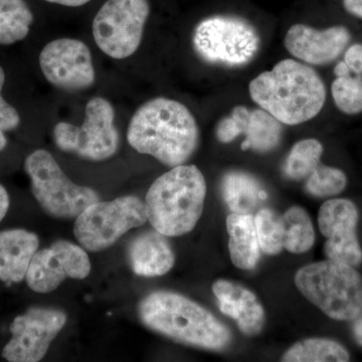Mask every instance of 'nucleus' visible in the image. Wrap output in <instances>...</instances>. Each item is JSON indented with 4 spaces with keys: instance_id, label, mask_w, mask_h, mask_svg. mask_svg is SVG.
<instances>
[{
    "instance_id": "1",
    "label": "nucleus",
    "mask_w": 362,
    "mask_h": 362,
    "mask_svg": "<svg viewBox=\"0 0 362 362\" xmlns=\"http://www.w3.org/2000/svg\"><path fill=\"white\" fill-rule=\"evenodd\" d=\"M127 140L133 149L169 168L185 164L199 146L197 120L185 105L168 98L149 100L131 119Z\"/></svg>"
},
{
    "instance_id": "2",
    "label": "nucleus",
    "mask_w": 362,
    "mask_h": 362,
    "mask_svg": "<svg viewBox=\"0 0 362 362\" xmlns=\"http://www.w3.org/2000/svg\"><path fill=\"white\" fill-rule=\"evenodd\" d=\"M250 95L259 108L285 125L311 120L322 110L326 89L322 78L307 64L279 62L250 83Z\"/></svg>"
},
{
    "instance_id": "3",
    "label": "nucleus",
    "mask_w": 362,
    "mask_h": 362,
    "mask_svg": "<svg viewBox=\"0 0 362 362\" xmlns=\"http://www.w3.org/2000/svg\"><path fill=\"white\" fill-rule=\"evenodd\" d=\"M138 314L147 328L182 344L211 351H223L232 344L228 326L180 293H150L140 302Z\"/></svg>"
},
{
    "instance_id": "4",
    "label": "nucleus",
    "mask_w": 362,
    "mask_h": 362,
    "mask_svg": "<svg viewBox=\"0 0 362 362\" xmlns=\"http://www.w3.org/2000/svg\"><path fill=\"white\" fill-rule=\"evenodd\" d=\"M206 197L202 171L195 165L175 166L157 178L147 192V221L166 237H180L199 223Z\"/></svg>"
},
{
    "instance_id": "5",
    "label": "nucleus",
    "mask_w": 362,
    "mask_h": 362,
    "mask_svg": "<svg viewBox=\"0 0 362 362\" xmlns=\"http://www.w3.org/2000/svg\"><path fill=\"white\" fill-rule=\"evenodd\" d=\"M295 285L329 318L354 321L362 312V277L354 267L327 261L302 267Z\"/></svg>"
},
{
    "instance_id": "6",
    "label": "nucleus",
    "mask_w": 362,
    "mask_h": 362,
    "mask_svg": "<svg viewBox=\"0 0 362 362\" xmlns=\"http://www.w3.org/2000/svg\"><path fill=\"white\" fill-rule=\"evenodd\" d=\"M25 170L33 197L52 218H77L88 206L100 201L94 189L74 183L47 150H35L26 157Z\"/></svg>"
},
{
    "instance_id": "7",
    "label": "nucleus",
    "mask_w": 362,
    "mask_h": 362,
    "mask_svg": "<svg viewBox=\"0 0 362 362\" xmlns=\"http://www.w3.org/2000/svg\"><path fill=\"white\" fill-rule=\"evenodd\" d=\"M192 45L206 63L237 68L254 59L261 39L256 28L245 18L218 14L204 18L197 25Z\"/></svg>"
},
{
    "instance_id": "8",
    "label": "nucleus",
    "mask_w": 362,
    "mask_h": 362,
    "mask_svg": "<svg viewBox=\"0 0 362 362\" xmlns=\"http://www.w3.org/2000/svg\"><path fill=\"white\" fill-rule=\"evenodd\" d=\"M147 221L145 204L134 195L90 204L76 218L74 235L89 252L108 249L130 230Z\"/></svg>"
},
{
    "instance_id": "9",
    "label": "nucleus",
    "mask_w": 362,
    "mask_h": 362,
    "mask_svg": "<svg viewBox=\"0 0 362 362\" xmlns=\"http://www.w3.org/2000/svg\"><path fill=\"white\" fill-rule=\"evenodd\" d=\"M115 111L108 100L96 97L86 106L81 126L59 122L54 128V140L62 151L90 161H104L115 156L120 136L114 124Z\"/></svg>"
},
{
    "instance_id": "10",
    "label": "nucleus",
    "mask_w": 362,
    "mask_h": 362,
    "mask_svg": "<svg viewBox=\"0 0 362 362\" xmlns=\"http://www.w3.org/2000/svg\"><path fill=\"white\" fill-rule=\"evenodd\" d=\"M148 0H107L93 21V37L112 59L129 58L141 45Z\"/></svg>"
},
{
    "instance_id": "11",
    "label": "nucleus",
    "mask_w": 362,
    "mask_h": 362,
    "mask_svg": "<svg viewBox=\"0 0 362 362\" xmlns=\"http://www.w3.org/2000/svg\"><path fill=\"white\" fill-rule=\"evenodd\" d=\"M65 312L47 307H33L11 324V339L2 349L1 356L9 362L42 361L65 327Z\"/></svg>"
},
{
    "instance_id": "12",
    "label": "nucleus",
    "mask_w": 362,
    "mask_h": 362,
    "mask_svg": "<svg viewBox=\"0 0 362 362\" xmlns=\"http://www.w3.org/2000/svg\"><path fill=\"white\" fill-rule=\"evenodd\" d=\"M90 272V258L84 247L59 240L35 252L25 281L33 291L45 294L58 289L66 279L87 278Z\"/></svg>"
},
{
    "instance_id": "13",
    "label": "nucleus",
    "mask_w": 362,
    "mask_h": 362,
    "mask_svg": "<svg viewBox=\"0 0 362 362\" xmlns=\"http://www.w3.org/2000/svg\"><path fill=\"white\" fill-rule=\"evenodd\" d=\"M40 66L49 84L68 92L88 89L96 78L92 54L82 40L49 42L40 52Z\"/></svg>"
},
{
    "instance_id": "14",
    "label": "nucleus",
    "mask_w": 362,
    "mask_h": 362,
    "mask_svg": "<svg viewBox=\"0 0 362 362\" xmlns=\"http://www.w3.org/2000/svg\"><path fill=\"white\" fill-rule=\"evenodd\" d=\"M358 211L349 199H333L319 209V230L327 238L324 245L326 257L331 261L354 267L362 263V249L357 238Z\"/></svg>"
},
{
    "instance_id": "15",
    "label": "nucleus",
    "mask_w": 362,
    "mask_h": 362,
    "mask_svg": "<svg viewBox=\"0 0 362 362\" xmlns=\"http://www.w3.org/2000/svg\"><path fill=\"white\" fill-rule=\"evenodd\" d=\"M282 130V123L264 109L249 110L245 106H237L230 116L218 122L216 136L218 141L228 144L240 135H245L243 150L266 153L280 144Z\"/></svg>"
},
{
    "instance_id": "16",
    "label": "nucleus",
    "mask_w": 362,
    "mask_h": 362,
    "mask_svg": "<svg viewBox=\"0 0 362 362\" xmlns=\"http://www.w3.org/2000/svg\"><path fill=\"white\" fill-rule=\"evenodd\" d=\"M349 40V30L343 26L319 30L298 23L286 33L285 47L298 61L307 65L321 66L337 59Z\"/></svg>"
},
{
    "instance_id": "17",
    "label": "nucleus",
    "mask_w": 362,
    "mask_h": 362,
    "mask_svg": "<svg viewBox=\"0 0 362 362\" xmlns=\"http://www.w3.org/2000/svg\"><path fill=\"white\" fill-rule=\"evenodd\" d=\"M213 292L220 310L230 317L247 337H255L263 330L266 314L256 295L244 286L228 280L214 283Z\"/></svg>"
},
{
    "instance_id": "18",
    "label": "nucleus",
    "mask_w": 362,
    "mask_h": 362,
    "mask_svg": "<svg viewBox=\"0 0 362 362\" xmlns=\"http://www.w3.org/2000/svg\"><path fill=\"white\" fill-rule=\"evenodd\" d=\"M166 235L154 230L139 233L131 240L128 262L136 275L145 278L160 277L175 264V254Z\"/></svg>"
},
{
    "instance_id": "19",
    "label": "nucleus",
    "mask_w": 362,
    "mask_h": 362,
    "mask_svg": "<svg viewBox=\"0 0 362 362\" xmlns=\"http://www.w3.org/2000/svg\"><path fill=\"white\" fill-rule=\"evenodd\" d=\"M39 247L35 233L23 228L0 230V281L11 284L25 280Z\"/></svg>"
},
{
    "instance_id": "20",
    "label": "nucleus",
    "mask_w": 362,
    "mask_h": 362,
    "mask_svg": "<svg viewBox=\"0 0 362 362\" xmlns=\"http://www.w3.org/2000/svg\"><path fill=\"white\" fill-rule=\"evenodd\" d=\"M230 235L228 250L233 265L240 270L256 268L261 258V247L252 214H230L226 218Z\"/></svg>"
},
{
    "instance_id": "21",
    "label": "nucleus",
    "mask_w": 362,
    "mask_h": 362,
    "mask_svg": "<svg viewBox=\"0 0 362 362\" xmlns=\"http://www.w3.org/2000/svg\"><path fill=\"white\" fill-rule=\"evenodd\" d=\"M221 194L233 214H252L268 194L255 176L240 170L226 173L221 180Z\"/></svg>"
},
{
    "instance_id": "22",
    "label": "nucleus",
    "mask_w": 362,
    "mask_h": 362,
    "mask_svg": "<svg viewBox=\"0 0 362 362\" xmlns=\"http://www.w3.org/2000/svg\"><path fill=\"white\" fill-rule=\"evenodd\" d=\"M350 356L341 343L328 338H308L292 345L283 362H345Z\"/></svg>"
},
{
    "instance_id": "23",
    "label": "nucleus",
    "mask_w": 362,
    "mask_h": 362,
    "mask_svg": "<svg viewBox=\"0 0 362 362\" xmlns=\"http://www.w3.org/2000/svg\"><path fill=\"white\" fill-rule=\"evenodd\" d=\"M33 21V14L25 0H0V45L25 40Z\"/></svg>"
},
{
    "instance_id": "24",
    "label": "nucleus",
    "mask_w": 362,
    "mask_h": 362,
    "mask_svg": "<svg viewBox=\"0 0 362 362\" xmlns=\"http://www.w3.org/2000/svg\"><path fill=\"white\" fill-rule=\"evenodd\" d=\"M284 249L292 254L308 252L315 243V230L309 214L300 206L290 207L282 216Z\"/></svg>"
},
{
    "instance_id": "25",
    "label": "nucleus",
    "mask_w": 362,
    "mask_h": 362,
    "mask_svg": "<svg viewBox=\"0 0 362 362\" xmlns=\"http://www.w3.org/2000/svg\"><path fill=\"white\" fill-rule=\"evenodd\" d=\"M323 146L318 140L304 139L293 146L285 161L284 173L292 180L308 177L320 164Z\"/></svg>"
},
{
    "instance_id": "26",
    "label": "nucleus",
    "mask_w": 362,
    "mask_h": 362,
    "mask_svg": "<svg viewBox=\"0 0 362 362\" xmlns=\"http://www.w3.org/2000/svg\"><path fill=\"white\" fill-rule=\"evenodd\" d=\"M254 218L261 251L269 256L280 254L284 249L282 216L273 209H262Z\"/></svg>"
},
{
    "instance_id": "27",
    "label": "nucleus",
    "mask_w": 362,
    "mask_h": 362,
    "mask_svg": "<svg viewBox=\"0 0 362 362\" xmlns=\"http://www.w3.org/2000/svg\"><path fill=\"white\" fill-rule=\"evenodd\" d=\"M347 185V177L340 169L319 164L307 177V192L316 197H334L341 194Z\"/></svg>"
},
{
    "instance_id": "28",
    "label": "nucleus",
    "mask_w": 362,
    "mask_h": 362,
    "mask_svg": "<svg viewBox=\"0 0 362 362\" xmlns=\"http://www.w3.org/2000/svg\"><path fill=\"white\" fill-rule=\"evenodd\" d=\"M331 93L335 105L343 113L354 115L362 111V80L359 76L337 77Z\"/></svg>"
},
{
    "instance_id": "29",
    "label": "nucleus",
    "mask_w": 362,
    "mask_h": 362,
    "mask_svg": "<svg viewBox=\"0 0 362 362\" xmlns=\"http://www.w3.org/2000/svg\"><path fill=\"white\" fill-rule=\"evenodd\" d=\"M4 82H6V73H4V69L0 66V129L11 131L16 129L20 125L21 117L16 108L7 103L1 96Z\"/></svg>"
},
{
    "instance_id": "30",
    "label": "nucleus",
    "mask_w": 362,
    "mask_h": 362,
    "mask_svg": "<svg viewBox=\"0 0 362 362\" xmlns=\"http://www.w3.org/2000/svg\"><path fill=\"white\" fill-rule=\"evenodd\" d=\"M344 62L351 73L362 75V45L356 44L349 47L344 54Z\"/></svg>"
},
{
    "instance_id": "31",
    "label": "nucleus",
    "mask_w": 362,
    "mask_h": 362,
    "mask_svg": "<svg viewBox=\"0 0 362 362\" xmlns=\"http://www.w3.org/2000/svg\"><path fill=\"white\" fill-rule=\"evenodd\" d=\"M343 6L350 14L362 18V0H343Z\"/></svg>"
},
{
    "instance_id": "32",
    "label": "nucleus",
    "mask_w": 362,
    "mask_h": 362,
    "mask_svg": "<svg viewBox=\"0 0 362 362\" xmlns=\"http://www.w3.org/2000/svg\"><path fill=\"white\" fill-rule=\"evenodd\" d=\"M9 204V195L7 194V190L4 185H0V221L4 220V216H6L7 211H8Z\"/></svg>"
},
{
    "instance_id": "33",
    "label": "nucleus",
    "mask_w": 362,
    "mask_h": 362,
    "mask_svg": "<svg viewBox=\"0 0 362 362\" xmlns=\"http://www.w3.org/2000/svg\"><path fill=\"white\" fill-rule=\"evenodd\" d=\"M354 326H352V335L354 340L359 346H362V312L356 319H354Z\"/></svg>"
},
{
    "instance_id": "34",
    "label": "nucleus",
    "mask_w": 362,
    "mask_h": 362,
    "mask_svg": "<svg viewBox=\"0 0 362 362\" xmlns=\"http://www.w3.org/2000/svg\"><path fill=\"white\" fill-rule=\"evenodd\" d=\"M51 4H61V6L69 7H78L90 2V0H45Z\"/></svg>"
},
{
    "instance_id": "35",
    "label": "nucleus",
    "mask_w": 362,
    "mask_h": 362,
    "mask_svg": "<svg viewBox=\"0 0 362 362\" xmlns=\"http://www.w3.org/2000/svg\"><path fill=\"white\" fill-rule=\"evenodd\" d=\"M334 73L335 75H337V77H343V76L351 75V71H350L349 66H347L344 61L338 63V65L335 66Z\"/></svg>"
},
{
    "instance_id": "36",
    "label": "nucleus",
    "mask_w": 362,
    "mask_h": 362,
    "mask_svg": "<svg viewBox=\"0 0 362 362\" xmlns=\"http://www.w3.org/2000/svg\"><path fill=\"white\" fill-rule=\"evenodd\" d=\"M7 145V139L6 135H4V131L0 129V151H2L6 148Z\"/></svg>"
}]
</instances>
